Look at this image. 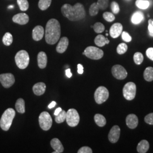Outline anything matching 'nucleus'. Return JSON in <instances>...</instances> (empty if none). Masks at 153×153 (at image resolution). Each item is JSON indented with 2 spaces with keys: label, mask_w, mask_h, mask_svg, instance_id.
Segmentation results:
<instances>
[{
  "label": "nucleus",
  "mask_w": 153,
  "mask_h": 153,
  "mask_svg": "<svg viewBox=\"0 0 153 153\" xmlns=\"http://www.w3.org/2000/svg\"><path fill=\"white\" fill-rule=\"evenodd\" d=\"M61 10L62 15L71 21H78L86 16L84 6L81 3H76L74 6L66 4L61 7Z\"/></svg>",
  "instance_id": "1"
},
{
  "label": "nucleus",
  "mask_w": 153,
  "mask_h": 153,
  "mask_svg": "<svg viewBox=\"0 0 153 153\" xmlns=\"http://www.w3.org/2000/svg\"><path fill=\"white\" fill-rule=\"evenodd\" d=\"M61 36V26L56 19H51L48 21L45 31V41L48 44H55L59 41Z\"/></svg>",
  "instance_id": "2"
},
{
  "label": "nucleus",
  "mask_w": 153,
  "mask_h": 153,
  "mask_svg": "<svg viewBox=\"0 0 153 153\" xmlns=\"http://www.w3.org/2000/svg\"><path fill=\"white\" fill-rule=\"evenodd\" d=\"M16 115V111L13 108L5 110L0 119V126L5 131H7L12 124L13 120Z\"/></svg>",
  "instance_id": "3"
},
{
  "label": "nucleus",
  "mask_w": 153,
  "mask_h": 153,
  "mask_svg": "<svg viewBox=\"0 0 153 153\" xmlns=\"http://www.w3.org/2000/svg\"><path fill=\"white\" fill-rule=\"evenodd\" d=\"M15 61L16 65L19 69H26L30 62V57L27 52L25 50H21L18 52L15 56Z\"/></svg>",
  "instance_id": "4"
},
{
  "label": "nucleus",
  "mask_w": 153,
  "mask_h": 153,
  "mask_svg": "<svg viewBox=\"0 0 153 153\" xmlns=\"http://www.w3.org/2000/svg\"><path fill=\"white\" fill-rule=\"evenodd\" d=\"M87 57L92 60H99L102 59L104 55V52L102 49L97 47L90 46L87 47L82 53Z\"/></svg>",
  "instance_id": "5"
},
{
  "label": "nucleus",
  "mask_w": 153,
  "mask_h": 153,
  "mask_svg": "<svg viewBox=\"0 0 153 153\" xmlns=\"http://www.w3.org/2000/svg\"><path fill=\"white\" fill-rule=\"evenodd\" d=\"M109 97V91L104 86H99L94 93V99L97 104H101L105 102Z\"/></svg>",
  "instance_id": "6"
},
{
  "label": "nucleus",
  "mask_w": 153,
  "mask_h": 153,
  "mask_svg": "<svg viewBox=\"0 0 153 153\" xmlns=\"http://www.w3.org/2000/svg\"><path fill=\"white\" fill-rule=\"evenodd\" d=\"M80 117L76 109H69L66 112V121L68 126L71 127L76 126L79 123Z\"/></svg>",
  "instance_id": "7"
},
{
  "label": "nucleus",
  "mask_w": 153,
  "mask_h": 153,
  "mask_svg": "<svg viewBox=\"0 0 153 153\" xmlns=\"http://www.w3.org/2000/svg\"><path fill=\"white\" fill-rule=\"evenodd\" d=\"M39 123L40 128L44 131H48L52 126V119L47 112H43L39 117Z\"/></svg>",
  "instance_id": "8"
},
{
  "label": "nucleus",
  "mask_w": 153,
  "mask_h": 153,
  "mask_svg": "<svg viewBox=\"0 0 153 153\" xmlns=\"http://www.w3.org/2000/svg\"><path fill=\"white\" fill-rule=\"evenodd\" d=\"M123 93L124 97L128 100H131L135 98L136 94V85L134 83L129 82L124 85Z\"/></svg>",
  "instance_id": "9"
},
{
  "label": "nucleus",
  "mask_w": 153,
  "mask_h": 153,
  "mask_svg": "<svg viewBox=\"0 0 153 153\" xmlns=\"http://www.w3.org/2000/svg\"><path fill=\"white\" fill-rule=\"evenodd\" d=\"M112 73L115 78L117 79H124L128 75L126 69L120 65H115L112 68Z\"/></svg>",
  "instance_id": "10"
},
{
  "label": "nucleus",
  "mask_w": 153,
  "mask_h": 153,
  "mask_svg": "<svg viewBox=\"0 0 153 153\" xmlns=\"http://www.w3.org/2000/svg\"><path fill=\"white\" fill-rule=\"evenodd\" d=\"M0 82L5 88H9L15 82V78L11 73H5L0 74Z\"/></svg>",
  "instance_id": "11"
},
{
  "label": "nucleus",
  "mask_w": 153,
  "mask_h": 153,
  "mask_svg": "<svg viewBox=\"0 0 153 153\" xmlns=\"http://www.w3.org/2000/svg\"><path fill=\"white\" fill-rule=\"evenodd\" d=\"M120 128L118 126H114L108 134L109 141L112 143L117 142L120 136Z\"/></svg>",
  "instance_id": "12"
},
{
  "label": "nucleus",
  "mask_w": 153,
  "mask_h": 153,
  "mask_svg": "<svg viewBox=\"0 0 153 153\" xmlns=\"http://www.w3.org/2000/svg\"><path fill=\"white\" fill-rule=\"evenodd\" d=\"M123 25L120 23H115L109 30V34L112 38H118L123 32Z\"/></svg>",
  "instance_id": "13"
},
{
  "label": "nucleus",
  "mask_w": 153,
  "mask_h": 153,
  "mask_svg": "<svg viewBox=\"0 0 153 153\" xmlns=\"http://www.w3.org/2000/svg\"><path fill=\"white\" fill-rule=\"evenodd\" d=\"M13 21L19 25H24L29 21V16L25 13H19L13 17Z\"/></svg>",
  "instance_id": "14"
},
{
  "label": "nucleus",
  "mask_w": 153,
  "mask_h": 153,
  "mask_svg": "<svg viewBox=\"0 0 153 153\" xmlns=\"http://www.w3.org/2000/svg\"><path fill=\"white\" fill-rule=\"evenodd\" d=\"M126 124L130 129H135L138 124V119L134 114H129L126 118Z\"/></svg>",
  "instance_id": "15"
},
{
  "label": "nucleus",
  "mask_w": 153,
  "mask_h": 153,
  "mask_svg": "<svg viewBox=\"0 0 153 153\" xmlns=\"http://www.w3.org/2000/svg\"><path fill=\"white\" fill-rule=\"evenodd\" d=\"M44 30L41 26H37L33 29V38L35 41H39L43 38Z\"/></svg>",
  "instance_id": "16"
},
{
  "label": "nucleus",
  "mask_w": 153,
  "mask_h": 153,
  "mask_svg": "<svg viewBox=\"0 0 153 153\" xmlns=\"http://www.w3.org/2000/svg\"><path fill=\"white\" fill-rule=\"evenodd\" d=\"M69 45V40L66 37H63L61 39L60 42L56 47V51L58 53H62L65 52Z\"/></svg>",
  "instance_id": "17"
},
{
  "label": "nucleus",
  "mask_w": 153,
  "mask_h": 153,
  "mask_svg": "<svg viewBox=\"0 0 153 153\" xmlns=\"http://www.w3.org/2000/svg\"><path fill=\"white\" fill-rule=\"evenodd\" d=\"M51 145L52 149L55 150L53 153H61L64 151V146L58 138H55L52 139L51 141Z\"/></svg>",
  "instance_id": "18"
},
{
  "label": "nucleus",
  "mask_w": 153,
  "mask_h": 153,
  "mask_svg": "<svg viewBox=\"0 0 153 153\" xmlns=\"http://www.w3.org/2000/svg\"><path fill=\"white\" fill-rule=\"evenodd\" d=\"M46 89V85L43 82H39L33 86V91L36 95L40 96L44 94Z\"/></svg>",
  "instance_id": "19"
},
{
  "label": "nucleus",
  "mask_w": 153,
  "mask_h": 153,
  "mask_svg": "<svg viewBox=\"0 0 153 153\" xmlns=\"http://www.w3.org/2000/svg\"><path fill=\"white\" fill-rule=\"evenodd\" d=\"M38 64L40 69H44L47 64V56L44 52H40L38 55Z\"/></svg>",
  "instance_id": "20"
},
{
  "label": "nucleus",
  "mask_w": 153,
  "mask_h": 153,
  "mask_svg": "<svg viewBox=\"0 0 153 153\" xmlns=\"http://www.w3.org/2000/svg\"><path fill=\"white\" fill-rule=\"evenodd\" d=\"M144 19V15L141 11H137L133 13L131 17V22L134 25H138Z\"/></svg>",
  "instance_id": "21"
},
{
  "label": "nucleus",
  "mask_w": 153,
  "mask_h": 153,
  "mask_svg": "<svg viewBox=\"0 0 153 153\" xmlns=\"http://www.w3.org/2000/svg\"><path fill=\"white\" fill-rule=\"evenodd\" d=\"M149 149V143L148 141L143 140L138 143L137 145V150L139 153H146Z\"/></svg>",
  "instance_id": "22"
},
{
  "label": "nucleus",
  "mask_w": 153,
  "mask_h": 153,
  "mask_svg": "<svg viewBox=\"0 0 153 153\" xmlns=\"http://www.w3.org/2000/svg\"><path fill=\"white\" fill-rule=\"evenodd\" d=\"M95 44L98 47H104L105 44H109V40L102 35H98L94 40Z\"/></svg>",
  "instance_id": "23"
},
{
  "label": "nucleus",
  "mask_w": 153,
  "mask_h": 153,
  "mask_svg": "<svg viewBox=\"0 0 153 153\" xmlns=\"http://www.w3.org/2000/svg\"><path fill=\"white\" fill-rule=\"evenodd\" d=\"M94 120L97 126L100 127H103L106 124V119L104 116L97 114L94 116Z\"/></svg>",
  "instance_id": "24"
},
{
  "label": "nucleus",
  "mask_w": 153,
  "mask_h": 153,
  "mask_svg": "<svg viewBox=\"0 0 153 153\" xmlns=\"http://www.w3.org/2000/svg\"><path fill=\"white\" fill-rule=\"evenodd\" d=\"M144 79L148 82H151L153 81V68L148 67L145 69L143 73Z\"/></svg>",
  "instance_id": "25"
},
{
  "label": "nucleus",
  "mask_w": 153,
  "mask_h": 153,
  "mask_svg": "<svg viewBox=\"0 0 153 153\" xmlns=\"http://www.w3.org/2000/svg\"><path fill=\"white\" fill-rule=\"evenodd\" d=\"M16 108L20 114H24L25 112V100L22 98L18 99L16 103Z\"/></svg>",
  "instance_id": "26"
},
{
  "label": "nucleus",
  "mask_w": 153,
  "mask_h": 153,
  "mask_svg": "<svg viewBox=\"0 0 153 153\" xmlns=\"http://www.w3.org/2000/svg\"><path fill=\"white\" fill-rule=\"evenodd\" d=\"M136 5L142 10H146L150 6V2L148 0H136Z\"/></svg>",
  "instance_id": "27"
},
{
  "label": "nucleus",
  "mask_w": 153,
  "mask_h": 153,
  "mask_svg": "<svg viewBox=\"0 0 153 153\" xmlns=\"http://www.w3.org/2000/svg\"><path fill=\"white\" fill-rule=\"evenodd\" d=\"M52 2V0H39L38 6L42 10H45L49 7Z\"/></svg>",
  "instance_id": "28"
},
{
  "label": "nucleus",
  "mask_w": 153,
  "mask_h": 153,
  "mask_svg": "<svg viewBox=\"0 0 153 153\" xmlns=\"http://www.w3.org/2000/svg\"><path fill=\"white\" fill-rule=\"evenodd\" d=\"M13 41V36L10 33H5L3 38H2V42L6 46L10 45Z\"/></svg>",
  "instance_id": "29"
},
{
  "label": "nucleus",
  "mask_w": 153,
  "mask_h": 153,
  "mask_svg": "<svg viewBox=\"0 0 153 153\" xmlns=\"http://www.w3.org/2000/svg\"><path fill=\"white\" fill-rule=\"evenodd\" d=\"M17 4L21 11H26L29 7V4L27 0H17Z\"/></svg>",
  "instance_id": "30"
},
{
  "label": "nucleus",
  "mask_w": 153,
  "mask_h": 153,
  "mask_svg": "<svg viewBox=\"0 0 153 153\" xmlns=\"http://www.w3.org/2000/svg\"><path fill=\"white\" fill-rule=\"evenodd\" d=\"M99 10V7L97 4V2H94L90 6V9H89V13L91 16H95L96 15L98 14Z\"/></svg>",
  "instance_id": "31"
},
{
  "label": "nucleus",
  "mask_w": 153,
  "mask_h": 153,
  "mask_svg": "<svg viewBox=\"0 0 153 153\" xmlns=\"http://www.w3.org/2000/svg\"><path fill=\"white\" fill-rule=\"evenodd\" d=\"M66 111L62 110L59 115L56 116L55 121L58 124L63 123L66 120Z\"/></svg>",
  "instance_id": "32"
},
{
  "label": "nucleus",
  "mask_w": 153,
  "mask_h": 153,
  "mask_svg": "<svg viewBox=\"0 0 153 153\" xmlns=\"http://www.w3.org/2000/svg\"><path fill=\"white\" fill-rule=\"evenodd\" d=\"M93 28L94 31L96 33H103L105 30V27H104L103 24H102L100 22H97L94 24V25L93 26Z\"/></svg>",
  "instance_id": "33"
},
{
  "label": "nucleus",
  "mask_w": 153,
  "mask_h": 153,
  "mask_svg": "<svg viewBox=\"0 0 153 153\" xmlns=\"http://www.w3.org/2000/svg\"><path fill=\"white\" fill-rule=\"evenodd\" d=\"M133 60L136 64L140 65L143 61V56L140 52H136L133 56Z\"/></svg>",
  "instance_id": "34"
},
{
  "label": "nucleus",
  "mask_w": 153,
  "mask_h": 153,
  "mask_svg": "<svg viewBox=\"0 0 153 153\" xmlns=\"http://www.w3.org/2000/svg\"><path fill=\"white\" fill-rule=\"evenodd\" d=\"M128 50V46L126 43H122L119 44L117 47V53H119V55H123L124 53H125Z\"/></svg>",
  "instance_id": "35"
},
{
  "label": "nucleus",
  "mask_w": 153,
  "mask_h": 153,
  "mask_svg": "<svg viewBox=\"0 0 153 153\" xmlns=\"http://www.w3.org/2000/svg\"><path fill=\"white\" fill-rule=\"evenodd\" d=\"M103 17L104 19L108 22H113L115 19V16L112 13L105 12L103 14Z\"/></svg>",
  "instance_id": "36"
},
{
  "label": "nucleus",
  "mask_w": 153,
  "mask_h": 153,
  "mask_svg": "<svg viewBox=\"0 0 153 153\" xmlns=\"http://www.w3.org/2000/svg\"><path fill=\"white\" fill-rule=\"evenodd\" d=\"M98 5L99 9L105 10L107 8L109 3V0H98L97 2Z\"/></svg>",
  "instance_id": "37"
},
{
  "label": "nucleus",
  "mask_w": 153,
  "mask_h": 153,
  "mask_svg": "<svg viewBox=\"0 0 153 153\" xmlns=\"http://www.w3.org/2000/svg\"><path fill=\"white\" fill-rule=\"evenodd\" d=\"M111 10L112 11V13L113 14H117L119 13L120 11V7L119 4L116 2H112L111 4Z\"/></svg>",
  "instance_id": "38"
},
{
  "label": "nucleus",
  "mask_w": 153,
  "mask_h": 153,
  "mask_svg": "<svg viewBox=\"0 0 153 153\" xmlns=\"http://www.w3.org/2000/svg\"><path fill=\"white\" fill-rule=\"evenodd\" d=\"M121 38L122 39L126 42H130L131 40V37L130 36V35L126 32L124 31L121 33Z\"/></svg>",
  "instance_id": "39"
},
{
  "label": "nucleus",
  "mask_w": 153,
  "mask_h": 153,
  "mask_svg": "<svg viewBox=\"0 0 153 153\" xmlns=\"http://www.w3.org/2000/svg\"><path fill=\"white\" fill-rule=\"evenodd\" d=\"M148 30L150 36L153 37V19H150L148 21Z\"/></svg>",
  "instance_id": "40"
},
{
  "label": "nucleus",
  "mask_w": 153,
  "mask_h": 153,
  "mask_svg": "<svg viewBox=\"0 0 153 153\" xmlns=\"http://www.w3.org/2000/svg\"><path fill=\"white\" fill-rule=\"evenodd\" d=\"M145 121L150 125H153V113H150L145 117Z\"/></svg>",
  "instance_id": "41"
},
{
  "label": "nucleus",
  "mask_w": 153,
  "mask_h": 153,
  "mask_svg": "<svg viewBox=\"0 0 153 153\" xmlns=\"http://www.w3.org/2000/svg\"><path fill=\"white\" fill-rule=\"evenodd\" d=\"M93 150L92 149L88 146H83L80 148L78 151V153H92Z\"/></svg>",
  "instance_id": "42"
},
{
  "label": "nucleus",
  "mask_w": 153,
  "mask_h": 153,
  "mask_svg": "<svg viewBox=\"0 0 153 153\" xmlns=\"http://www.w3.org/2000/svg\"><path fill=\"white\" fill-rule=\"evenodd\" d=\"M146 54L149 59L153 61V48H149L146 50Z\"/></svg>",
  "instance_id": "43"
},
{
  "label": "nucleus",
  "mask_w": 153,
  "mask_h": 153,
  "mask_svg": "<svg viewBox=\"0 0 153 153\" xmlns=\"http://www.w3.org/2000/svg\"><path fill=\"white\" fill-rule=\"evenodd\" d=\"M77 68H78L77 71H78V74H83V67L82 65L80 64H78V65H77Z\"/></svg>",
  "instance_id": "44"
},
{
  "label": "nucleus",
  "mask_w": 153,
  "mask_h": 153,
  "mask_svg": "<svg viewBox=\"0 0 153 153\" xmlns=\"http://www.w3.org/2000/svg\"><path fill=\"white\" fill-rule=\"evenodd\" d=\"M66 76L68 78H71L72 76L71 69H68L65 71Z\"/></svg>",
  "instance_id": "45"
},
{
  "label": "nucleus",
  "mask_w": 153,
  "mask_h": 153,
  "mask_svg": "<svg viewBox=\"0 0 153 153\" xmlns=\"http://www.w3.org/2000/svg\"><path fill=\"white\" fill-rule=\"evenodd\" d=\"M56 105V102H55V101H52V102L48 105V108L51 109V108L55 107Z\"/></svg>",
  "instance_id": "46"
},
{
  "label": "nucleus",
  "mask_w": 153,
  "mask_h": 153,
  "mask_svg": "<svg viewBox=\"0 0 153 153\" xmlns=\"http://www.w3.org/2000/svg\"><path fill=\"white\" fill-rule=\"evenodd\" d=\"M62 110V109H61V108H60V107L57 108V109L55 110V113H54V115H55V116H57V115H59V113Z\"/></svg>",
  "instance_id": "47"
},
{
  "label": "nucleus",
  "mask_w": 153,
  "mask_h": 153,
  "mask_svg": "<svg viewBox=\"0 0 153 153\" xmlns=\"http://www.w3.org/2000/svg\"><path fill=\"white\" fill-rule=\"evenodd\" d=\"M13 7H14V6H9L8 7V8H9V9H10V8L12 9V8H13Z\"/></svg>",
  "instance_id": "48"
},
{
  "label": "nucleus",
  "mask_w": 153,
  "mask_h": 153,
  "mask_svg": "<svg viewBox=\"0 0 153 153\" xmlns=\"http://www.w3.org/2000/svg\"><path fill=\"white\" fill-rule=\"evenodd\" d=\"M126 1H130V0H126Z\"/></svg>",
  "instance_id": "49"
}]
</instances>
